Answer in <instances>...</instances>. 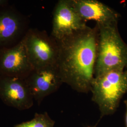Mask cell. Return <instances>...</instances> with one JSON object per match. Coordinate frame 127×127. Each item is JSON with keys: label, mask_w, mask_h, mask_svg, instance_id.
I'll return each mask as SVG.
<instances>
[{"label": "cell", "mask_w": 127, "mask_h": 127, "mask_svg": "<svg viewBox=\"0 0 127 127\" xmlns=\"http://www.w3.org/2000/svg\"><path fill=\"white\" fill-rule=\"evenodd\" d=\"M57 67L63 83L79 93L91 91L95 78L98 29L87 27L60 41Z\"/></svg>", "instance_id": "cell-1"}, {"label": "cell", "mask_w": 127, "mask_h": 127, "mask_svg": "<svg viewBox=\"0 0 127 127\" xmlns=\"http://www.w3.org/2000/svg\"><path fill=\"white\" fill-rule=\"evenodd\" d=\"M98 43L95 77L113 70L127 68V44L118 29V23L97 25Z\"/></svg>", "instance_id": "cell-2"}, {"label": "cell", "mask_w": 127, "mask_h": 127, "mask_svg": "<svg viewBox=\"0 0 127 127\" xmlns=\"http://www.w3.org/2000/svg\"><path fill=\"white\" fill-rule=\"evenodd\" d=\"M91 91L92 100L97 105L101 117L113 114L127 92V68L95 76Z\"/></svg>", "instance_id": "cell-3"}, {"label": "cell", "mask_w": 127, "mask_h": 127, "mask_svg": "<svg viewBox=\"0 0 127 127\" xmlns=\"http://www.w3.org/2000/svg\"><path fill=\"white\" fill-rule=\"evenodd\" d=\"M23 39L33 69L57 66L59 46L54 37L49 35L45 31L30 28Z\"/></svg>", "instance_id": "cell-4"}, {"label": "cell", "mask_w": 127, "mask_h": 127, "mask_svg": "<svg viewBox=\"0 0 127 127\" xmlns=\"http://www.w3.org/2000/svg\"><path fill=\"white\" fill-rule=\"evenodd\" d=\"M87 23L79 15L71 0H59L53 11L51 35L60 41L87 27Z\"/></svg>", "instance_id": "cell-5"}, {"label": "cell", "mask_w": 127, "mask_h": 127, "mask_svg": "<svg viewBox=\"0 0 127 127\" xmlns=\"http://www.w3.org/2000/svg\"><path fill=\"white\" fill-rule=\"evenodd\" d=\"M33 70L23 38L15 45L0 49V75L25 79Z\"/></svg>", "instance_id": "cell-6"}, {"label": "cell", "mask_w": 127, "mask_h": 127, "mask_svg": "<svg viewBox=\"0 0 127 127\" xmlns=\"http://www.w3.org/2000/svg\"><path fill=\"white\" fill-rule=\"evenodd\" d=\"M8 6L0 9V49L17 44L28 30L26 17Z\"/></svg>", "instance_id": "cell-7"}, {"label": "cell", "mask_w": 127, "mask_h": 127, "mask_svg": "<svg viewBox=\"0 0 127 127\" xmlns=\"http://www.w3.org/2000/svg\"><path fill=\"white\" fill-rule=\"evenodd\" d=\"M25 80L33 99L38 104L58 91L63 83L57 66L33 69Z\"/></svg>", "instance_id": "cell-8"}, {"label": "cell", "mask_w": 127, "mask_h": 127, "mask_svg": "<svg viewBox=\"0 0 127 127\" xmlns=\"http://www.w3.org/2000/svg\"><path fill=\"white\" fill-rule=\"evenodd\" d=\"M0 98L5 104L19 110L31 108L34 101L25 79L1 75Z\"/></svg>", "instance_id": "cell-9"}, {"label": "cell", "mask_w": 127, "mask_h": 127, "mask_svg": "<svg viewBox=\"0 0 127 127\" xmlns=\"http://www.w3.org/2000/svg\"><path fill=\"white\" fill-rule=\"evenodd\" d=\"M80 17L87 23L94 21L96 24L118 23L120 15L114 9L97 0H71Z\"/></svg>", "instance_id": "cell-10"}, {"label": "cell", "mask_w": 127, "mask_h": 127, "mask_svg": "<svg viewBox=\"0 0 127 127\" xmlns=\"http://www.w3.org/2000/svg\"><path fill=\"white\" fill-rule=\"evenodd\" d=\"M55 122L47 112L36 113L31 121L16 125L14 127H54Z\"/></svg>", "instance_id": "cell-11"}, {"label": "cell", "mask_w": 127, "mask_h": 127, "mask_svg": "<svg viewBox=\"0 0 127 127\" xmlns=\"http://www.w3.org/2000/svg\"><path fill=\"white\" fill-rule=\"evenodd\" d=\"M9 1L7 0H0V9L8 6Z\"/></svg>", "instance_id": "cell-12"}, {"label": "cell", "mask_w": 127, "mask_h": 127, "mask_svg": "<svg viewBox=\"0 0 127 127\" xmlns=\"http://www.w3.org/2000/svg\"><path fill=\"white\" fill-rule=\"evenodd\" d=\"M124 103L126 107V117H125V125L127 127V99L124 101Z\"/></svg>", "instance_id": "cell-13"}, {"label": "cell", "mask_w": 127, "mask_h": 127, "mask_svg": "<svg viewBox=\"0 0 127 127\" xmlns=\"http://www.w3.org/2000/svg\"></svg>", "instance_id": "cell-14"}]
</instances>
